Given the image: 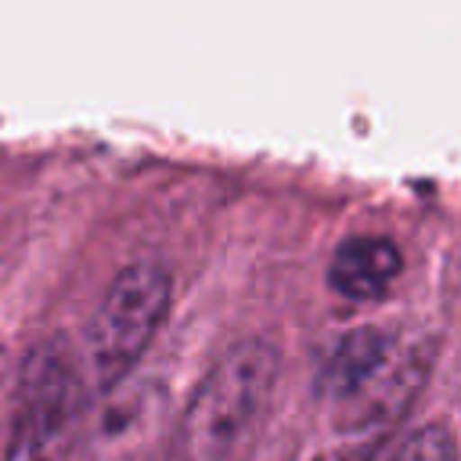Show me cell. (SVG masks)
I'll list each match as a JSON object with an SVG mask.
<instances>
[{"instance_id": "obj_1", "label": "cell", "mask_w": 461, "mask_h": 461, "mask_svg": "<svg viewBox=\"0 0 461 461\" xmlns=\"http://www.w3.org/2000/svg\"><path fill=\"white\" fill-rule=\"evenodd\" d=\"M281 382V346L249 335L223 349L191 389L176 429L173 461H230L263 425Z\"/></svg>"}, {"instance_id": "obj_2", "label": "cell", "mask_w": 461, "mask_h": 461, "mask_svg": "<svg viewBox=\"0 0 461 461\" xmlns=\"http://www.w3.org/2000/svg\"><path fill=\"white\" fill-rule=\"evenodd\" d=\"M86 396L83 357L61 335L32 342L18 364L4 461H76Z\"/></svg>"}, {"instance_id": "obj_3", "label": "cell", "mask_w": 461, "mask_h": 461, "mask_svg": "<svg viewBox=\"0 0 461 461\" xmlns=\"http://www.w3.org/2000/svg\"><path fill=\"white\" fill-rule=\"evenodd\" d=\"M169 306L173 277L158 259H137L108 281L83 335V371L90 393H112L137 371L162 331Z\"/></svg>"}, {"instance_id": "obj_4", "label": "cell", "mask_w": 461, "mask_h": 461, "mask_svg": "<svg viewBox=\"0 0 461 461\" xmlns=\"http://www.w3.org/2000/svg\"><path fill=\"white\" fill-rule=\"evenodd\" d=\"M403 274V252L385 234L342 238L328 259V285L349 303H378Z\"/></svg>"}, {"instance_id": "obj_5", "label": "cell", "mask_w": 461, "mask_h": 461, "mask_svg": "<svg viewBox=\"0 0 461 461\" xmlns=\"http://www.w3.org/2000/svg\"><path fill=\"white\" fill-rule=\"evenodd\" d=\"M396 339L378 328V324H360V328H349L328 353V360L321 364V375H317V389L328 403H346L353 400L357 393H364L378 375L382 367L393 360L396 353Z\"/></svg>"}, {"instance_id": "obj_6", "label": "cell", "mask_w": 461, "mask_h": 461, "mask_svg": "<svg viewBox=\"0 0 461 461\" xmlns=\"http://www.w3.org/2000/svg\"><path fill=\"white\" fill-rule=\"evenodd\" d=\"M385 461H457V436L447 421H425L396 439Z\"/></svg>"}, {"instance_id": "obj_7", "label": "cell", "mask_w": 461, "mask_h": 461, "mask_svg": "<svg viewBox=\"0 0 461 461\" xmlns=\"http://www.w3.org/2000/svg\"><path fill=\"white\" fill-rule=\"evenodd\" d=\"M7 378V349H4V339H0V385Z\"/></svg>"}]
</instances>
